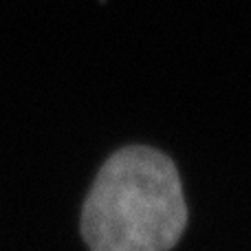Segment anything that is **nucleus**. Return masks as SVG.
Masks as SVG:
<instances>
[{"label":"nucleus","mask_w":251,"mask_h":251,"mask_svg":"<svg viewBox=\"0 0 251 251\" xmlns=\"http://www.w3.org/2000/svg\"><path fill=\"white\" fill-rule=\"evenodd\" d=\"M187 225L174 163L159 150L130 146L100 170L82 212L91 251H168Z\"/></svg>","instance_id":"f257e3e1"}]
</instances>
